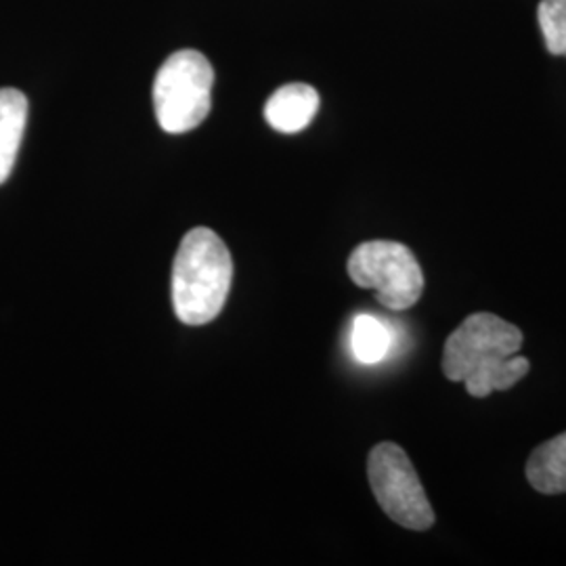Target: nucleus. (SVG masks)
Listing matches in <instances>:
<instances>
[{"label":"nucleus","instance_id":"nucleus-2","mask_svg":"<svg viewBox=\"0 0 566 566\" xmlns=\"http://www.w3.org/2000/svg\"><path fill=\"white\" fill-rule=\"evenodd\" d=\"M233 277V261L223 240L208 227L182 238L172 264V306L185 325H206L223 311Z\"/></svg>","mask_w":566,"mask_h":566},{"label":"nucleus","instance_id":"nucleus-1","mask_svg":"<svg viewBox=\"0 0 566 566\" xmlns=\"http://www.w3.org/2000/svg\"><path fill=\"white\" fill-rule=\"evenodd\" d=\"M523 332L491 313H474L447 338L443 371L447 380L464 382L468 395L485 399L493 390H507L528 374L518 357Z\"/></svg>","mask_w":566,"mask_h":566},{"label":"nucleus","instance_id":"nucleus-9","mask_svg":"<svg viewBox=\"0 0 566 566\" xmlns=\"http://www.w3.org/2000/svg\"><path fill=\"white\" fill-rule=\"evenodd\" d=\"M350 346L361 364H378L392 346V334L380 319L371 315H359L353 322Z\"/></svg>","mask_w":566,"mask_h":566},{"label":"nucleus","instance_id":"nucleus-7","mask_svg":"<svg viewBox=\"0 0 566 566\" xmlns=\"http://www.w3.org/2000/svg\"><path fill=\"white\" fill-rule=\"evenodd\" d=\"M28 124V99L18 88H0V185L13 172Z\"/></svg>","mask_w":566,"mask_h":566},{"label":"nucleus","instance_id":"nucleus-8","mask_svg":"<svg viewBox=\"0 0 566 566\" xmlns=\"http://www.w3.org/2000/svg\"><path fill=\"white\" fill-rule=\"evenodd\" d=\"M526 479L544 495L566 493V432L537 447L526 462Z\"/></svg>","mask_w":566,"mask_h":566},{"label":"nucleus","instance_id":"nucleus-3","mask_svg":"<svg viewBox=\"0 0 566 566\" xmlns=\"http://www.w3.org/2000/svg\"><path fill=\"white\" fill-rule=\"evenodd\" d=\"M214 70L200 51L182 49L164 61L154 82L156 118L166 133L198 128L212 107Z\"/></svg>","mask_w":566,"mask_h":566},{"label":"nucleus","instance_id":"nucleus-10","mask_svg":"<svg viewBox=\"0 0 566 566\" xmlns=\"http://www.w3.org/2000/svg\"><path fill=\"white\" fill-rule=\"evenodd\" d=\"M537 20L552 55H566V0H542Z\"/></svg>","mask_w":566,"mask_h":566},{"label":"nucleus","instance_id":"nucleus-5","mask_svg":"<svg viewBox=\"0 0 566 566\" xmlns=\"http://www.w3.org/2000/svg\"><path fill=\"white\" fill-rule=\"evenodd\" d=\"M367 476L380 507L390 521L409 531L434 525V512L411 460L395 443L374 447L367 460Z\"/></svg>","mask_w":566,"mask_h":566},{"label":"nucleus","instance_id":"nucleus-6","mask_svg":"<svg viewBox=\"0 0 566 566\" xmlns=\"http://www.w3.org/2000/svg\"><path fill=\"white\" fill-rule=\"evenodd\" d=\"M319 109V93L303 84H285L277 88L264 105V118L271 128L283 135H294L304 130Z\"/></svg>","mask_w":566,"mask_h":566},{"label":"nucleus","instance_id":"nucleus-4","mask_svg":"<svg viewBox=\"0 0 566 566\" xmlns=\"http://www.w3.org/2000/svg\"><path fill=\"white\" fill-rule=\"evenodd\" d=\"M350 280L365 290H374L378 303L405 311L418 303L424 292V275L413 252L399 242H365L348 256Z\"/></svg>","mask_w":566,"mask_h":566}]
</instances>
